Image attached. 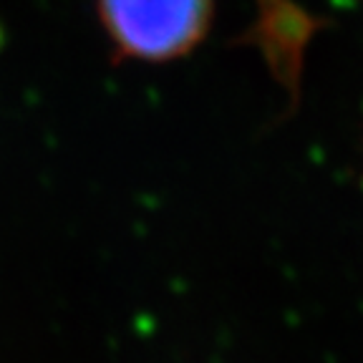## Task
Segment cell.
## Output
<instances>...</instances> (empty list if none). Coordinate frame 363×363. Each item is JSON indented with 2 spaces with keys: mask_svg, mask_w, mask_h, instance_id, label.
<instances>
[{
  "mask_svg": "<svg viewBox=\"0 0 363 363\" xmlns=\"http://www.w3.org/2000/svg\"><path fill=\"white\" fill-rule=\"evenodd\" d=\"M215 0H99V18L121 61L167 63L192 53L212 26Z\"/></svg>",
  "mask_w": 363,
  "mask_h": 363,
  "instance_id": "1",
  "label": "cell"
}]
</instances>
